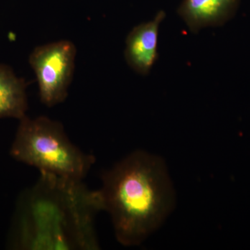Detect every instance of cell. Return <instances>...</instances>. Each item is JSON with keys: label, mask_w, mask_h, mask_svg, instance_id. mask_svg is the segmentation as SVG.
<instances>
[{"label": "cell", "mask_w": 250, "mask_h": 250, "mask_svg": "<svg viewBox=\"0 0 250 250\" xmlns=\"http://www.w3.org/2000/svg\"><path fill=\"white\" fill-rule=\"evenodd\" d=\"M27 83L16 76L9 65L0 63V118H16L21 121L27 116Z\"/></svg>", "instance_id": "cell-7"}, {"label": "cell", "mask_w": 250, "mask_h": 250, "mask_svg": "<svg viewBox=\"0 0 250 250\" xmlns=\"http://www.w3.org/2000/svg\"><path fill=\"white\" fill-rule=\"evenodd\" d=\"M10 154L40 172L82 181L95 161L71 142L62 123L46 116L20 121Z\"/></svg>", "instance_id": "cell-3"}, {"label": "cell", "mask_w": 250, "mask_h": 250, "mask_svg": "<svg viewBox=\"0 0 250 250\" xmlns=\"http://www.w3.org/2000/svg\"><path fill=\"white\" fill-rule=\"evenodd\" d=\"M77 49L73 42L59 41L39 46L29 62L35 72L41 103L52 107L65 101L75 70Z\"/></svg>", "instance_id": "cell-4"}, {"label": "cell", "mask_w": 250, "mask_h": 250, "mask_svg": "<svg viewBox=\"0 0 250 250\" xmlns=\"http://www.w3.org/2000/svg\"><path fill=\"white\" fill-rule=\"evenodd\" d=\"M166 16L165 11H159L152 21L136 26L126 37L125 59L128 65L139 75H149L159 58V26Z\"/></svg>", "instance_id": "cell-5"}, {"label": "cell", "mask_w": 250, "mask_h": 250, "mask_svg": "<svg viewBox=\"0 0 250 250\" xmlns=\"http://www.w3.org/2000/svg\"><path fill=\"white\" fill-rule=\"evenodd\" d=\"M18 202L11 244L28 250L100 248L95 220L103 210L98 190L83 181L40 172Z\"/></svg>", "instance_id": "cell-1"}, {"label": "cell", "mask_w": 250, "mask_h": 250, "mask_svg": "<svg viewBox=\"0 0 250 250\" xmlns=\"http://www.w3.org/2000/svg\"><path fill=\"white\" fill-rule=\"evenodd\" d=\"M102 182L103 209L109 213L116 239L123 246L142 243L173 208V187L159 156L136 151L104 172Z\"/></svg>", "instance_id": "cell-2"}, {"label": "cell", "mask_w": 250, "mask_h": 250, "mask_svg": "<svg viewBox=\"0 0 250 250\" xmlns=\"http://www.w3.org/2000/svg\"><path fill=\"white\" fill-rule=\"evenodd\" d=\"M240 0H183L177 14L189 29L197 33L202 28L223 25L236 14Z\"/></svg>", "instance_id": "cell-6"}]
</instances>
